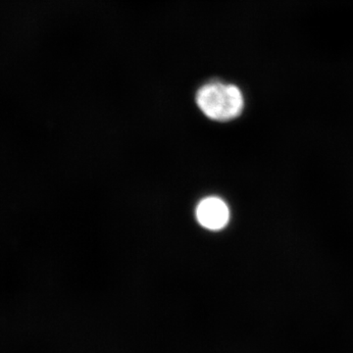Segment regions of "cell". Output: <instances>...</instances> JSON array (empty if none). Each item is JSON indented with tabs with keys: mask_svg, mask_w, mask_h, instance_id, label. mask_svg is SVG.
<instances>
[{
	"mask_svg": "<svg viewBox=\"0 0 353 353\" xmlns=\"http://www.w3.org/2000/svg\"><path fill=\"white\" fill-rule=\"evenodd\" d=\"M197 222L209 231H220L229 224L230 209L220 197L209 196L202 199L196 210Z\"/></svg>",
	"mask_w": 353,
	"mask_h": 353,
	"instance_id": "7a4b0ae2",
	"label": "cell"
},
{
	"mask_svg": "<svg viewBox=\"0 0 353 353\" xmlns=\"http://www.w3.org/2000/svg\"><path fill=\"white\" fill-rule=\"evenodd\" d=\"M197 108L217 122H229L241 115L245 109V97L238 85L222 81H209L197 90Z\"/></svg>",
	"mask_w": 353,
	"mask_h": 353,
	"instance_id": "6da1fadb",
	"label": "cell"
}]
</instances>
